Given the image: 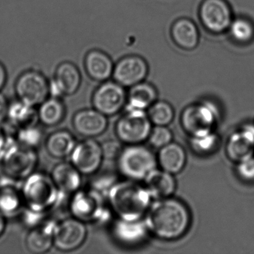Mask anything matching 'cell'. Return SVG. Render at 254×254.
Wrapping results in <instances>:
<instances>
[{"label":"cell","instance_id":"cell-11","mask_svg":"<svg viewBox=\"0 0 254 254\" xmlns=\"http://www.w3.org/2000/svg\"><path fill=\"white\" fill-rule=\"evenodd\" d=\"M87 237L86 223L71 216L56 223L54 247L62 252H71L83 245Z\"/></svg>","mask_w":254,"mask_h":254},{"label":"cell","instance_id":"cell-13","mask_svg":"<svg viewBox=\"0 0 254 254\" xmlns=\"http://www.w3.org/2000/svg\"><path fill=\"white\" fill-rule=\"evenodd\" d=\"M70 157L71 163L83 175H94L104 160L102 144L93 138H86L77 142Z\"/></svg>","mask_w":254,"mask_h":254},{"label":"cell","instance_id":"cell-32","mask_svg":"<svg viewBox=\"0 0 254 254\" xmlns=\"http://www.w3.org/2000/svg\"><path fill=\"white\" fill-rule=\"evenodd\" d=\"M44 136V130L37 124L16 130L14 139L21 145L36 150L42 143Z\"/></svg>","mask_w":254,"mask_h":254},{"label":"cell","instance_id":"cell-4","mask_svg":"<svg viewBox=\"0 0 254 254\" xmlns=\"http://www.w3.org/2000/svg\"><path fill=\"white\" fill-rule=\"evenodd\" d=\"M39 162L38 153L33 148L25 146L14 139H8L0 154V166L5 176L18 181L36 171Z\"/></svg>","mask_w":254,"mask_h":254},{"label":"cell","instance_id":"cell-3","mask_svg":"<svg viewBox=\"0 0 254 254\" xmlns=\"http://www.w3.org/2000/svg\"><path fill=\"white\" fill-rule=\"evenodd\" d=\"M21 193L25 209L41 214L53 209L62 194L51 175L36 171L23 180Z\"/></svg>","mask_w":254,"mask_h":254},{"label":"cell","instance_id":"cell-5","mask_svg":"<svg viewBox=\"0 0 254 254\" xmlns=\"http://www.w3.org/2000/svg\"><path fill=\"white\" fill-rule=\"evenodd\" d=\"M117 162L119 171L123 176L137 181L145 179L156 169L157 160L149 148L140 144H134L123 148Z\"/></svg>","mask_w":254,"mask_h":254},{"label":"cell","instance_id":"cell-27","mask_svg":"<svg viewBox=\"0 0 254 254\" xmlns=\"http://www.w3.org/2000/svg\"><path fill=\"white\" fill-rule=\"evenodd\" d=\"M66 105L59 96H51L39 105L38 120L46 127L61 124L66 117Z\"/></svg>","mask_w":254,"mask_h":254},{"label":"cell","instance_id":"cell-1","mask_svg":"<svg viewBox=\"0 0 254 254\" xmlns=\"http://www.w3.org/2000/svg\"><path fill=\"white\" fill-rule=\"evenodd\" d=\"M191 214L181 200L169 197L157 199L150 206L145 224L150 233L162 240H176L187 233Z\"/></svg>","mask_w":254,"mask_h":254},{"label":"cell","instance_id":"cell-36","mask_svg":"<svg viewBox=\"0 0 254 254\" xmlns=\"http://www.w3.org/2000/svg\"><path fill=\"white\" fill-rule=\"evenodd\" d=\"M102 146L104 159L107 158L108 160H113V159L117 160L123 150L120 142L117 141H108L102 144Z\"/></svg>","mask_w":254,"mask_h":254},{"label":"cell","instance_id":"cell-37","mask_svg":"<svg viewBox=\"0 0 254 254\" xmlns=\"http://www.w3.org/2000/svg\"><path fill=\"white\" fill-rule=\"evenodd\" d=\"M10 103L5 95L0 92V124L6 121Z\"/></svg>","mask_w":254,"mask_h":254},{"label":"cell","instance_id":"cell-16","mask_svg":"<svg viewBox=\"0 0 254 254\" xmlns=\"http://www.w3.org/2000/svg\"><path fill=\"white\" fill-rule=\"evenodd\" d=\"M81 74L73 63L62 62L56 68L50 90L55 96H72L79 90L81 84Z\"/></svg>","mask_w":254,"mask_h":254},{"label":"cell","instance_id":"cell-15","mask_svg":"<svg viewBox=\"0 0 254 254\" xmlns=\"http://www.w3.org/2000/svg\"><path fill=\"white\" fill-rule=\"evenodd\" d=\"M227 157L239 163L254 156V126L245 125L235 130L227 139L225 148Z\"/></svg>","mask_w":254,"mask_h":254},{"label":"cell","instance_id":"cell-22","mask_svg":"<svg viewBox=\"0 0 254 254\" xmlns=\"http://www.w3.org/2000/svg\"><path fill=\"white\" fill-rule=\"evenodd\" d=\"M17 181L4 175L0 184V212L4 215H15L24 208L21 187L16 185Z\"/></svg>","mask_w":254,"mask_h":254},{"label":"cell","instance_id":"cell-40","mask_svg":"<svg viewBox=\"0 0 254 254\" xmlns=\"http://www.w3.org/2000/svg\"><path fill=\"white\" fill-rule=\"evenodd\" d=\"M5 228H6V219L5 215L0 212V237L5 233Z\"/></svg>","mask_w":254,"mask_h":254},{"label":"cell","instance_id":"cell-24","mask_svg":"<svg viewBox=\"0 0 254 254\" xmlns=\"http://www.w3.org/2000/svg\"><path fill=\"white\" fill-rule=\"evenodd\" d=\"M171 35L179 48L187 51L194 50L200 41V32L195 23L188 18L177 20L172 25Z\"/></svg>","mask_w":254,"mask_h":254},{"label":"cell","instance_id":"cell-29","mask_svg":"<svg viewBox=\"0 0 254 254\" xmlns=\"http://www.w3.org/2000/svg\"><path fill=\"white\" fill-rule=\"evenodd\" d=\"M157 92L155 87L149 83L142 81L130 87L127 94V109L145 111L157 100Z\"/></svg>","mask_w":254,"mask_h":254},{"label":"cell","instance_id":"cell-19","mask_svg":"<svg viewBox=\"0 0 254 254\" xmlns=\"http://www.w3.org/2000/svg\"><path fill=\"white\" fill-rule=\"evenodd\" d=\"M50 175L59 191L64 194H73L82 186L83 175L71 162L57 163Z\"/></svg>","mask_w":254,"mask_h":254},{"label":"cell","instance_id":"cell-28","mask_svg":"<svg viewBox=\"0 0 254 254\" xmlns=\"http://www.w3.org/2000/svg\"><path fill=\"white\" fill-rule=\"evenodd\" d=\"M9 124L16 130L38 124V111L35 107L23 103L17 99L10 104L8 118Z\"/></svg>","mask_w":254,"mask_h":254},{"label":"cell","instance_id":"cell-35","mask_svg":"<svg viewBox=\"0 0 254 254\" xmlns=\"http://www.w3.org/2000/svg\"><path fill=\"white\" fill-rule=\"evenodd\" d=\"M238 177L245 182H254V156L237 163L236 168Z\"/></svg>","mask_w":254,"mask_h":254},{"label":"cell","instance_id":"cell-6","mask_svg":"<svg viewBox=\"0 0 254 254\" xmlns=\"http://www.w3.org/2000/svg\"><path fill=\"white\" fill-rule=\"evenodd\" d=\"M68 209L71 216L86 224L101 221L107 217L103 194L94 188H81L71 194Z\"/></svg>","mask_w":254,"mask_h":254},{"label":"cell","instance_id":"cell-10","mask_svg":"<svg viewBox=\"0 0 254 254\" xmlns=\"http://www.w3.org/2000/svg\"><path fill=\"white\" fill-rule=\"evenodd\" d=\"M199 18L210 33L222 34L228 31L233 21V12L226 0H203L199 8Z\"/></svg>","mask_w":254,"mask_h":254},{"label":"cell","instance_id":"cell-23","mask_svg":"<svg viewBox=\"0 0 254 254\" xmlns=\"http://www.w3.org/2000/svg\"><path fill=\"white\" fill-rule=\"evenodd\" d=\"M173 175L163 169H154L145 177L144 187L146 188L151 198L157 200L165 198L171 197L175 193L176 181Z\"/></svg>","mask_w":254,"mask_h":254},{"label":"cell","instance_id":"cell-9","mask_svg":"<svg viewBox=\"0 0 254 254\" xmlns=\"http://www.w3.org/2000/svg\"><path fill=\"white\" fill-rule=\"evenodd\" d=\"M14 90L18 100L35 108L48 99L51 93L50 81L36 70L23 72L16 80Z\"/></svg>","mask_w":254,"mask_h":254},{"label":"cell","instance_id":"cell-7","mask_svg":"<svg viewBox=\"0 0 254 254\" xmlns=\"http://www.w3.org/2000/svg\"><path fill=\"white\" fill-rule=\"evenodd\" d=\"M218 119V110L209 101L189 105L181 114L183 128L190 136L213 131Z\"/></svg>","mask_w":254,"mask_h":254},{"label":"cell","instance_id":"cell-14","mask_svg":"<svg viewBox=\"0 0 254 254\" xmlns=\"http://www.w3.org/2000/svg\"><path fill=\"white\" fill-rule=\"evenodd\" d=\"M148 65L143 58L128 56L120 59L114 65L113 78L124 87H131L145 81L148 73Z\"/></svg>","mask_w":254,"mask_h":254},{"label":"cell","instance_id":"cell-21","mask_svg":"<svg viewBox=\"0 0 254 254\" xmlns=\"http://www.w3.org/2000/svg\"><path fill=\"white\" fill-rule=\"evenodd\" d=\"M56 224L54 221H45L31 228L26 238L28 251L32 254H45L54 247Z\"/></svg>","mask_w":254,"mask_h":254},{"label":"cell","instance_id":"cell-2","mask_svg":"<svg viewBox=\"0 0 254 254\" xmlns=\"http://www.w3.org/2000/svg\"><path fill=\"white\" fill-rule=\"evenodd\" d=\"M151 199L146 188L132 180L114 183L108 191V203L122 219H142L151 206Z\"/></svg>","mask_w":254,"mask_h":254},{"label":"cell","instance_id":"cell-26","mask_svg":"<svg viewBox=\"0 0 254 254\" xmlns=\"http://www.w3.org/2000/svg\"><path fill=\"white\" fill-rule=\"evenodd\" d=\"M77 142L75 136L69 130H56L47 136L45 148L53 158L64 159L71 155Z\"/></svg>","mask_w":254,"mask_h":254},{"label":"cell","instance_id":"cell-18","mask_svg":"<svg viewBox=\"0 0 254 254\" xmlns=\"http://www.w3.org/2000/svg\"><path fill=\"white\" fill-rule=\"evenodd\" d=\"M113 236L120 245L135 247L145 242L148 236V227L145 221L119 218L113 224Z\"/></svg>","mask_w":254,"mask_h":254},{"label":"cell","instance_id":"cell-17","mask_svg":"<svg viewBox=\"0 0 254 254\" xmlns=\"http://www.w3.org/2000/svg\"><path fill=\"white\" fill-rule=\"evenodd\" d=\"M107 117L95 108L79 110L72 117V127L77 133L84 137H96L107 130L108 126Z\"/></svg>","mask_w":254,"mask_h":254},{"label":"cell","instance_id":"cell-25","mask_svg":"<svg viewBox=\"0 0 254 254\" xmlns=\"http://www.w3.org/2000/svg\"><path fill=\"white\" fill-rule=\"evenodd\" d=\"M157 160L163 170L176 175L185 167L187 154L180 144L171 142L160 148Z\"/></svg>","mask_w":254,"mask_h":254},{"label":"cell","instance_id":"cell-38","mask_svg":"<svg viewBox=\"0 0 254 254\" xmlns=\"http://www.w3.org/2000/svg\"><path fill=\"white\" fill-rule=\"evenodd\" d=\"M7 71L4 65L0 62V91L6 84Z\"/></svg>","mask_w":254,"mask_h":254},{"label":"cell","instance_id":"cell-8","mask_svg":"<svg viewBox=\"0 0 254 254\" xmlns=\"http://www.w3.org/2000/svg\"><path fill=\"white\" fill-rule=\"evenodd\" d=\"M151 122L143 110L127 109L116 124L115 132L120 142L127 145L141 144L148 139Z\"/></svg>","mask_w":254,"mask_h":254},{"label":"cell","instance_id":"cell-39","mask_svg":"<svg viewBox=\"0 0 254 254\" xmlns=\"http://www.w3.org/2000/svg\"><path fill=\"white\" fill-rule=\"evenodd\" d=\"M7 140H8V137H7L5 131L0 127V154L3 151L4 148L6 145Z\"/></svg>","mask_w":254,"mask_h":254},{"label":"cell","instance_id":"cell-34","mask_svg":"<svg viewBox=\"0 0 254 254\" xmlns=\"http://www.w3.org/2000/svg\"><path fill=\"white\" fill-rule=\"evenodd\" d=\"M173 135L166 126H156L151 129L148 136V140L151 145L157 148H161L172 142Z\"/></svg>","mask_w":254,"mask_h":254},{"label":"cell","instance_id":"cell-31","mask_svg":"<svg viewBox=\"0 0 254 254\" xmlns=\"http://www.w3.org/2000/svg\"><path fill=\"white\" fill-rule=\"evenodd\" d=\"M228 31L232 38L239 44L249 43L254 37V25L243 17L233 20Z\"/></svg>","mask_w":254,"mask_h":254},{"label":"cell","instance_id":"cell-20","mask_svg":"<svg viewBox=\"0 0 254 254\" xmlns=\"http://www.w3.org/2000/svg\"><path fill=\"white\" fill-rule=\"evenodd\" d=\"M84 69L87 75L93 81L104 82L113 75L114 64L105 52L92 50L84 58Z\"/></svg>","mask_w":254,"mask_h":254},{"label":"cell","instance_id":"cell-12","mask_svg":"<svg viewBox=\"0 0 254 254\" xmlns=\"http://www.w3.org/2000/svg\"><path fill=\"white\" fill-rule=\"evenodd\" d=\"M127 102L125 87L115 81H104L97 87L92 96L93 108L106 117L116 115Z\"/></svg>","mask_w":254,"mask_h":254},{"label":"cell","instance_id":"cell-30","mask_svg":"<svg viewBox=\"0 0 254 254\" xmlns=\"http://www.w3.org/2000/svg\"><path fill=\"white\" fill-rule=\"evenodd\" d=\"M150 121L155 126H166L170 124L175 117L173 108L165 101H156L148 108Z\"/></svg>","mask_w":254,"mask_h":254},{"label":"cell","instance_id":"cell-33","mask_svg":"<svg viewBox=\"0 0 254 254\" xmlns=\"http://www.w3.org/2000/svg\"><path fill=\"white\" fill-rule=\"evenodd\" d=\"M190 137V146L196 154H210L218 146V137L213 131Z\"/></svg>","mask_w":254,"mask_h":254}]
</instances>
